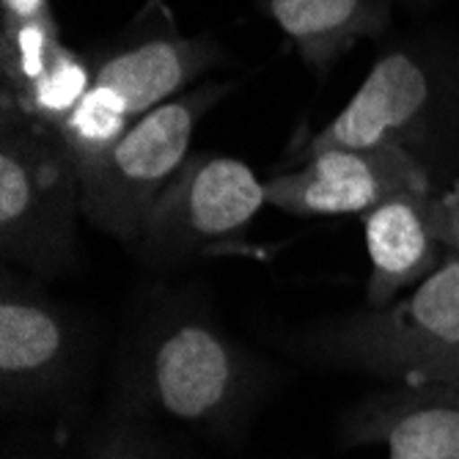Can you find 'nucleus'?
<instances>
[{"label": "nucleus", "mask_w": 459, "mask_h": 459, "mask_svg": "<svg viewBox=\"0 0 459 459\" xmlns=\"http://www.w3.org/2000/svg\"><path fill=\"white\" fill-rule=\"evenodd\" d=\"M432 212H435V229H437L443 247L448 254L459 256V177L448 187H440L435 193Z\"/></svg>", "instance_id": "2eb2a0df"}, {"label": "nucleus", "mask_w": 459, "mask_h": 459, "mask_svg": "<svg viewBox=\"0 0 459 459\" xmlns=\"http://www.w3.org/2000/svg\"><path fill=\"white\" fill-rule=\"evenodd\" d=\"M0 459H64L56 446H45L39 440H14L4 448Z\"/></svg>", "instance_id": "f3484780"}, {"label": "nucleus", "mask_w": 459, "mask_h": 459, "mask_svg": "<svg viewBox=\"0 0 459 459\" xmlns=\"http://www.w3.org/2000/svg\"><path fill=\"white\" fill-rule=\"evenodd\" d=\"M399 146L437 185L459 152V56L435 39H402L388 48L360 89L325 130L298 138V160L325 149ZM440 190V185H437Z\"/></svg>", "instance_id": "f03ea898"}, {"label": "nucleus", "mask_w": 459, "mask_h": 459, "mask_svg": "<svg viewBox=\"0 0 459 459\" xmlns=\"http://www.w3.org/2000/svg\"><path fill=\"white\" fill-rule=\"evenodd\" d=\"M264 206V182L247 162L210 152L190 154L154 201L135 254L154 270L204 256H239V250H247L245 231Z\"/></svg>", "instance_id": "6e6552de"}, {"label": "nucleus", "mask_w": 459, "mask_h": 459, "mask_svg": "<svg viewBox=\"0 0 459 459\" xmlns=\"http://www.w3.org/2000/svg\"><path fill=\"white\" fill-rule=\"evenodd\" d=\"M97 333L74 306L58 303L39 278L0 275V407L14 419L69 424L91 380Z\"/></svg>", "instance_id": "39448f33"}, {"label": "nucleus", "mask_w": 459, "mask_h": 459, "mask_svg": "<svg viewBox=\"0 0 459 459\" xmlns=\"http://www.w3.org/2000/svg\"><path fill=\"white\" fill-rule=\"evenodd\" d=\"M91 89V64L61 39L56 14L0 30V105L58 133Z\"/></svg>", "instance_id": "9d476101"}, {"label": "nucleus", "mask_w": 459, "mask_h": 459, "mask_svg": "<svg viewBox=\"0 0 459 459\" xmlns=\"http://www.w3.org/2000/svg\"><path fill=\"white\" fill-rule=\"evenodd\" d=\"M256 6L319 80L360 39L383 36L394 17V0H256Z\"/></svg>", "instance_id": "ddd939ff"}, {"label": "nucleus", "mask_w": 459, "mask_h": 459, "mask_svg": "<svg viewBox=\"0 0 459 459\" xmlns=\"http://www.w3.org/2000/svg\"><path fill=\"white\" fill-rule=\"evenodd\" d=\"M429 4H435V0H404V6H410V9H424Z\"/></svg>", "instance_id": "a211bd4d"}, {"label": "nucleus", "mask_w": 459, "mask_h": 459, "mask_svg": "<svg viewBox=\"0 0 459 459\" xmlns=\"http://www.w3.org/2000/svg\"><path fill=\"white\" fill-rule=\"evenodd\" d=\"M50 0H0V30L50 17Z\"/></svg>", "instance_id": "dca6fc26"}, {"label": "nucleus", "mask_w": 459, "mask_h": 459, "mask_svg": "<svg viewBox=\"0 0 459 459\" xmlns=\"http://www.w3.org/2000/svg\"><path fill=\"white\" fill-rule=\"evenodd\" d=\"M308 363L396 385H459V256L388 308H358L283 339Z\"/></svg>", "instance_id": "20e7f679"}, {"label": "nucleus", "mask_w": 459, "mask_h": 459, "mask_svg": "<svg viewBox=\"0 0 459 459\" xmlns=\"http://www.w3.org/2000/svg\"><path fill=\"white\" fill-rule=\"evenodd\" d=\"M344 448L385 459H459V385H394L358 399L339 424Z\"/></svg>", "instance_id": "9b49d317"}, {"label": "nucleus", "mask_w": 459, "mask_h": 459, "mask_svg": "<svg viewBox=\"0 0 459 459\" xmlns=\"http://www.w3.org/2000/svg\"><path fill=\"white\" fill-rule=\"evenodd\" d=\"M77 165L61 138L0 105V254L39 281L77 267Z\"/></svg>", "instance_id": "423d86ee"}, {"label": "nucleus", "mask_w": 459, "mask_h": 459, "mask_svg": "<svg viewBox=\"0 0 459 459\" xmlns=\"http://www.w3.org/2000/svg\"><path fill=\"white\" fill-rule=\"evenodd\" d=\"M82 459H179V454L157 424L108 415L89 437Z\"/></svg>", "instance_id": "4468645a"}, {"label": "nucleus", "mask_w": 459, "mask_h": 459, "mask_svg": "<svg viewBox=\"0 0 459 459\" xmlns=\"http://www.w3.org/2000/svg\"><path fill=\"white\" fill-rule=\"evenodd\" d=\"M234 82H204L146 113L102 157L82 165L80 212L94 229L133 245L160 193L190 157L201 118L221 105Z\"/></svg>", "instance_id": "0eeeda50"}, {"label": "nucleus", "mask_w": 459, "mask_h": 459, "mask_svg": "<svg viewBox=\"0 0 459 459\" xmlns=\"http://www.w3.org/2000/svg\"><path fill=\"white\" fill-rule=\"evenodd\" d=\"M86 58L91 89L56 133L77 171L116 146L146 113L177 100L193 80L226 64L218 41L206 33H182L162 0H146L127 28Z\"/></svg>", "instance_id": "7ed1b4c3"}, {"label": "nucleus", "mask_w": 459, "mask_h": 459, "mask_svg": "<svg viewBox=\"0 0 459 459\" xmlns=\"http://www.w3.org/2000/svg\"><path fill=\"white\" fill-rule=\"evenodd\" d=\"M275 371L239 344L195 295L162 291L118 344L110 415L239 437L273 391Z\"/></svg>", "instance_id": "f257e3e1"}, {"label": "nucleus", "mask_w": 459, "mask_h": 459, "mask_svg": "<svg viewBox=\"0 0 459 459\" xmlns=\"http://www.w3.org/2000/svg\"><path fill=\"white\" fill-rule=\"evenodd\" d=\"M435 193H402L360 215L368 254L366 308H388L443 264L448 250L435 229Z\"/></svg>", "instance_id": "f8f14e48"}, {"label": "nucleus", "mask_w": 459, "mask_h": 459, "mask_svg": "<svg viewBox=\"0 0 459 459\" xmlns=\"http://www.w3.org/2000/svg\"><path fill=\"white\" fill-rule=\"evenodd\" d=\"M429 171L399 146L325 149L264 182L267 206L300 218L366 215L402 193H435Z\"/></svg>", "instance_id": "1a4fd4ad"}]
</instances>
